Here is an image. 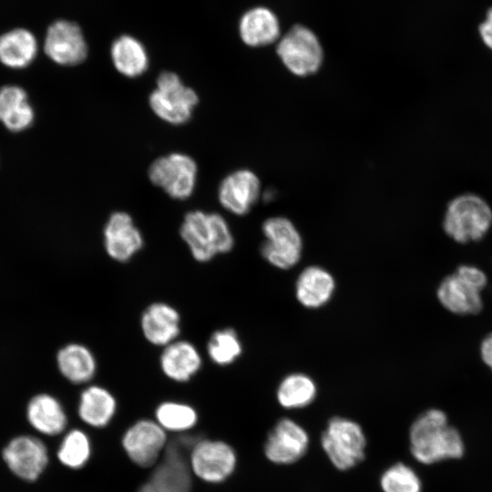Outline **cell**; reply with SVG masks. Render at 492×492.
<instances>
[{"label":"cell","mask_w":492,"mask_h":492,"mask_svg":"<svg viewBox=\"0 0 492 492\" xmlns=\"http://www.w3.org/2000/svg\"><path fill=\"white\" fill-rule=\"evenodd\" d=\"M321 446L332 465L338 470H349L365 457L366 436L354 420L333 416L321 435Z\"/></svg>","instance_id":"277c9868"},{"label":"cell","mask_w":492,"mask_h":492,"mask_svg":"<svg viewBox=\"0 0 492 492\" xmlns=\"http://www.w3.org/2000/svg\"><path fill=\"white\" fill-rule=\"evenodd\" d=\"M168 443L149 480L165 492H191L193 474L189 463L191 446L178 436Z\"/></svg>","instance_id":"8fae6325"},{"label":"cell","mask_w":492,"mask_h":492,"mask_svg":"<svg viewBox=\"0 0 492 492\" xmlns=\"http://www.w3.org/2000/svg\"><path fill=\"white\" fill-rule=\"evenodd\" d=\"M26 415L30 425L46 436H57L67 425L63 406L57 399L47 394L37 395L30 400Z\"/></svg>","instance_id":"603a6c76"},{"label":"cell","mask_w":492,"mask_h":492,"mask_svg":"<svg viewBox=\"0 0 492 492\" xmlns=\"http://www.w3.org/2000/svg\"><path fill=\"white\" fill-rule=\"evenodd\" d=\"M480 354L483 362L492 371V333L484 338L480 345Z\"/></svg>","instance_id":"836d02e7"},{"label":"cell","mask_w":492,"mask_h":492,"mask_svg":"<svg viewBox=\"0 0 492 492\" xmlns=\"http://www.w3.org/2000/svg\"><path fill=\"white\" fill-rule=\"evenodd\" d=\"M210 360L220 366L234 363L242 354V344L237 333L231 328L215 331L207 344Z\"/></svg>","instance_id":"4dcf8cb0"},{"label":"cell","mask_w":492,"mask_h":492,"mask_svg":"<svg viewBox=\"0 0 492 492\" xmlns=\"http://www.w3.org/2000/svg\"><path fill=\"white\" fill-rule=\"evenodd\" d=\"M310 437L305 428L289 417L280 418L268 433L263 452L276 465H291L307 452Z\"/></svg>","instance_id":"4fadbf2b"},{"label":"cell","mask_w":492,"mask_h":492,"mask_svg":"<svg viewBox=\"0 0 492 492\" xmlns=\"http://www.w3.org/2000/svg\"><path fill=\"white\" fill-rule=\"evenodd\" d=\"M140 326L149 343L165 347L177 340L180 332V316L171 305L154 302L143 312Z\"/></svg>","instance_id":"ac0fdd59"},{"label":"cell","mask_w":492,"mask_h":492,"mask_svg":"<svg viewBox=\"0 0 492 492\" xmlns=\"http://www.w3.org/2000/svg\"><path fill=\"white\" fill-rule=\"evenodd\" d=\"M156 84L149 103L157 117L172 125L189 121L199 103L197 93L185 86L177 74L169 71L160 73Z\"/></svg>","instance_id":"8992f818"},{"label":"cell","mask_w":492,"mask_h":492,"mask_svg":"<svg viewBox=\"0 0 492 492\" xmlns=\"http://www.w3.org/2000/svg\"><path fill=\"white\" fill-rule=\"evenodd\" d=\"M137 492H165L153 482L149 480L148 482L142 484Z\"/></svg>","instance_id":"e575fe53"},{"label":"cell","mask_w":492,"mask_h":492,"mask_svg":"<svg viewBox=\"0 0 492 492\" xmlns=\"http://www.w3.org/2000/svg\"><path fill=\"white\" fill-rule=\"evenodd\" d=\"M201 356L195 345L188 341L176 340L166 345L159 358L163 374L175 382L190 380L200 369Z\"/></svg>","instance_id":"44dd1931"},{"label":"cell","mask_w":492,"mask_h":492,"mask_svg":"<svg viewBox=\"0 0 492 492\" xmlns=\"http://www.w3.org/2000/svg\"><path fill=\"white\" fill-rule=\"evenodd\" d=\"M479 33L485 45L492 49V8L488 10L486 20L479 26Z\"/></svg>","instance_id":"d6a6232c"},{"label":"cell","mask_w":492,"mask_h":492,"mask_svg":"<svg viewBox=\"0 0 492 492\" xmlns=\"http://www.w3.org/2000/svg\"><path fill=\"white\" fill-rule=\"evenodd\" d=\"M104 245L108 255L119 262L128 261L142 248V234L129 214L110 215L104 228Z\"/></svg>","instance_id":"e0dca14e"},{"label":"cell","mask_w":492,"mask_h":492,"mask_svg":"<svg viewBox=\"0 0 492 492\" xmlns=\"http://www.w3.org/2000/svg\"><path fill=\"white\" fill-rule=\"evenodd\" d=\"M43 48L60 66H76L87 56V45L80 27L68 20H56L48 26Z\"/></svg>","instance_id":"9a60e30c"},{"label":"cell","mask_w":492,"mask_h":492,"mask_svg":"<svg viewBox=\"0 0 492 492\" xmlns=\"http://www.w3.org/2000/svg\"><path fill=\"white\" fill-rule=\"evenodd\" d=\"M35 35L25 27L10 29L0 36V62L10 68H24L36 56Z\"/></svg>","instance_id":"7402d4cb"},{"label":"cell","mask_w":492,"mask_h":492,"mask_svg":"<svg viewBox=\"0 0 492 492\" xmlns=\"http://www.w3.org/2000/svg\"><path fill=\"white\" fill-rule=\"evenodd\" d=\"M487 282V276L480 269L461 265L442 280L436 295L440 303L455 314H477L483 308L480 292Z\"/></svg>","instance_id":"5b68a950"},{"label":"cell","mask_w":492,"mask_h":492,"mask_svg":"<svg viewBox=\"0 0 492 492\" xmlns=\"http://www.w3.org/2000/svg\"><path fill=\"white\" fill-rule=\"evenodd\" d=\"M198 167L195 160L182 153H171L155 159L149 166L150 181L169 197L186 200L194 191Z\"/></svg>","instance_id":"9c48e42d"},{"label":"cell","mask_w":492,"mask_h":492,"mask_svg":"<svg viewBox=\"0 0 492 492\" xmlns=\"http://www.w3.org/2000/svg\"><path fill=\"white\" fill-rule=\"evenodd\" d=\"M155 417L165 431L179 434H185L198 422V414L192 406L174 401L161 403L156 409Z\"/></svg>","instance_id":"f1b7e54d"},{"label":"cell","mask_w":492,"mask_h":492,"mask_svg":"<svg viewBox=\"0 0 492 492\" xmlns=\"http://www.w3.org/2000/svg\"><path fill=\"white\" fill-rule=\"evenodd\" d=\"M34 120V111L26 92L17 86H5L0 89V121L10 131L18 132L28 128Z\"/></svg>","instance_id":"d4e9b609"},{"label":"cell","mask_w":492,"mask_h":492,"mask_svg":"<svg viewBox=\"0 0 492 492\" xmlns=\"http://www.w3.org/2000/svg\"><path fill=\"white\" fill-rule=\"evenodd\" d=\"M265 240L260 247L261 257L272 266L289 270L301 260L303 242L295 225L288 218H268L261 226Z\"/></svg>","instance_id":"ba28073f"},{"label":"cell","mask_w":492,"mask_h":492,"mask_svg":"<svg viewBox=\"0 0 492 492\" xmlns=\"http://www.w3.org/2000/svg\"><path fill=\"white\" fill-rule=\"evenodd\" d=\"M261 195V181L251 169H237L226 176L218 190L220 205L229 212L244 216Z\"/></svg>","instance_id":"2e32d148"},{"label":"cell","mask_w":492,"mask_h":492,"mask_svg":"<svg viewBox=\"0 0 492 492\" xmlns=\"http://www.w3.org/2000/svg\"><path fill=\"white\" fill-rule=\"evenodd\" d=\"M56 362L62 375L73 384L89 382L97 371L94 354L80 343H69L60 349Z\"/></svg>","instance_id":"484cf974"},{"label":"cell","mask_w":492,"mask_h":492,"mask_svg":"<svg viewBox=\"0 0 492 492\" xmlns=\"http://www.w3.org/2000/svg\"><path fill=\"white\" fill-rule=\"evenodd\" d=\"M179 233L192 257L207 262L231 251L234 239L226 220L219 213L193 210L184 216Z\"/></svg>","instance_id":"7a4b0ae2"},{"label":"cell","mask_w":492,"mask_h":492,"mask_svg":"<svg viewBox=\"0 0 492 492\" xmlns=\"http://www.w3.org/2000/svg\"><path fill=\"white\" fill-rule=\"evenodd\" d=\"M276 53L284 67L297 77L315 74L324 57L318 36L302 25L293 26L278 40Z\"/></svg>","instance_id":"52a82bcc"},{"label":"cell","mask_w":492,"mask_h":492,"mask_svg":"<svg viewBox=\"0 0 492 492\" xmlns=\"http://www.w3.org/2000/svg\"><path fill=\"white\" fill-rule=\"evenodd\" d=\"M239 33L242 42L249 46H268L280 39V22L268 7L256 6L241 17Z\"/></svg>","instance_id":"ffe728a7"},{"label":"cell","mask_w":492,"mask_h":492,"mask_svg":"<svg viewBox=\"0 0 492 492\" xmlns=\"http://www.w3.org/2000/svg\"><path fill=\"white\" fill-rule=\"evenodd\" d=\"M91 456V443L87 435L80 429L67 432L57 450L60 463L71 469L82 468Z\"/></svg>","instance_id":"f546056e"},{"label":"cell","mask_w":492,"mask_h":492,"mask_svg":"<svg viewBox=\"0 0 492 492\" xmlns=\"http://www.w3.org/2000/svg\"><path fill=\"white\" fill-rule=\"evenodd\" d=\"M409 442L413 456L423 464L458 458L464 452L458 431L447 424L446 414L438 409H429L413 422Z\"/></svg>","instance_id":"6da1fadb"},{"label":"cell","mask_w":492,"mask_h":492,"mask_svg":"<svg viewBox=\"0 0 492 492\" xmlns=\"http://www.w3.org/2000/svg\"><path fill=\"white\" fill-rule=\"evenodd\" d=\"M116 409V399L108 389L99 385H90L80 395L77 413L85 424L101 428L109 424Z\"/></svg>","instance_id":"cb8c5ba5"},{"label":"cell","mask_w":492,"mask_h":492,"mask_svg":"<svg viewBox=\"0 0 492 492\" xmlns=\"http://www.w3.org/2000/svg\"><path fill=\"white\" fill-rule=\"evenodd\" d=\"M491 225L490 206L481 197L470 193L453 199L443 220L445 232L459 243L481 240Z\"/></svg>","instance_id":"3957f363"},{"label":"cell","mask_w":492,"mask_h":492,"mask_svg":"<svg viewBox=\"0 0 492 492\" xmlns=\"http://www.w3.org/2000/svg\"><path fill=\"white\" fill-rule=\"evenodd\" d=\"M317 385L314 380L302 373L287 374L276 390L279 405L289 410L302 409L310 405L316 398Z\"/></svg>","instance_id":"83f0119b"},{"label":"cell","mask_w":492,"mask_h":492,"mask_svg":"<svg viewBox=\"0 0 492 492\" xmlns=\"http://www.w3.org/2000/svg\"><path fill=\"white\" fill-rule=\"evenodd\" d=\"M189 463L195 477L207 483L218 484L235 471L237 455L224 441L200 438L190 454Z\"/></svg>","instance_id":"30bf717a"},{"label":"cell","mask_w":492,"mask_h":492,"mask_svg":"<svg viewBox=\"0 0 492 492\" xmlns=\"http://www.w3.org/2000/svg\"><path fill=\"white\" fill-rule=\"evenodd\" d=\"M383 492H421V481L416 473L403 463L385 469L380 477Z\"/></svg>","instance_id":"1f68e13d"},{"label":"cell","mask_w":492,"mask_h":492,"mask_svg":"<svg viewBox=\"0 0 492 492\" xmlns=\"http://www.w3.org/2000/svg\"><path fill=\"white\" fill-rule=\"evenodd\" d=\"M110 55L115 68L123 76L137 77L149 67V56L145 46L137 38L124 35L111 46Z\"/></svg>","instance_id":"4316f807"},{"label":"cell","mask_w":492,"mask_h":492,"mask_svg":"<svg viewBox=\"0 0 492 492\" xmlns=\"http://www.w3.org/2000/svg\"><path fill=\"white\" fill-rule=\"evenodd\" d=\"M2 456L10 471L26 481H35L48 464V451L39 438L21 435L3 448Z\"/></svg>","instance_id":"5bb4252c"},{"label":"cell","mask_w":492,"mask_h":492,"mask_svg":"<svg viewBox=\"0 0 492 492\" xmlns=\"http://www.w3.org/2000/svg\"><path fill=\"white\" fill-rule=\"evenodd\" d=\"M335 291V280L323 267L309 265L295 282V297L305 308L318 309L328 303Z\"/></svg>","instance_id":"d6986e66"},{"label":"cell","mask_w":492,"mask_h":492,"mask_svg":"<svg viewBox=\"0 0 492 492\" xmlns=\"http://www.w3.org/2000/svg\"><path fill=\"white\" fill-rule=\"evenodd\" d=\"M128 458L138 466H155L168 444L166 431L156 422L141 419L130 425L121 440Z\"/></svg>","instance_id":"7c38bea8"}]
</instances>
